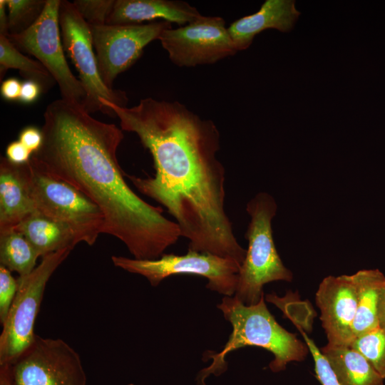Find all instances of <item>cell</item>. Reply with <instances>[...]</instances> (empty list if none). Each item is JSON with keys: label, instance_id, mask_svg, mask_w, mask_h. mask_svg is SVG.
Instances as JSON below:
<instances>
[{"label": "cell", "instance_id": "obj_1", "mask_svg": "<svg viewBox=\"0 0 385 385\" xmlns=\"http://www.w3.org/2000/svg\"><path fill=\"white\" fill-rule=\"evenodd\" d=\"M101 102L119 118L122 130L135 133L152 155L154 176L128 175L137 190L167 209L190 250L241 266L246 250L225 212V169L217 158L220 133L215 123L178 101L146 98L129 108Z\"/></svg>", "mask_w": 385, "mask_h": 385}, {"label": "cell", "instance_id": "obj_2", "mask_svg": "<svg viewBox=\"0 0 385 385\" xmlns=\"http://www.w3.org/2000/svg\"><path fill=\"white\" fill-rule=\"evenodd\" d=\"M43 119V143L32 157L98 207L103 233L119 239L137 260L158 259L176 243L178 224L140 198L123 178L116 155L122 129L62 98L47 106Z\"/></svg>", "mask_w": 385, "mask_h": 385}, {"label": "cell", "instance_id": "obj_3", "mask_svg": "<svg viewBox=\"0 0 385 385\" xmlns=\"http://www.w3.org/2000/svg\"><path fill=\"white\" fill-rule=\"evenodd\" d=\"M217 307L231 323L232 331L220 352L207 354L212 362L200 371V382L203 383L211 374L218 376L224 372L227 369L226 356L245 346L261 347L272 353L274 359L269 366L274 372L284 370L288 362L305 359L307 346L277 322L267 308L264 294L253 305H245L235 297L225 296Z\"/></svg>", "mask_w": 385, "mask_h": 385}, {"label": "cell", "instance_id": "obj_4", "mask_svg": "<svg viewBox=\"0 0 385 385\" xmlns=\"http://www.w3.org/2000/svg\"><path fill=\"white\" fill-rule=\"evenodd\" d=\"M277 210L274 197L265 192H258L247 204L250 217L245 234L248 247L235 293V297L245 305L259 302L265 284L292 279V273L283 265L273 240L272 220Z\"/></svg>", "mask_w": 385, "mask_h": 385}, {"label": "cell", "instance_id": "obj_5", "mask_svg": "<svg viewBox=\"0 0 385 385\" xmlns=\"http://www.w3.org/2000/svg\"><path fill=\"white\" fill-rule=\"evenodd\" d=\"M72 250L46 255L34 271L18 278V290L0 334V366L11 364L34 342L37 318L47 282Z\"/></svg>", "mask_w": 385, "mask_h": 385}, {"label": "cell", "instance_id": "obj_6", "mask_svg": "<svg viewBox=\"0 0 385 385\" xmlns=\"http://www.w3.org/2000/svg\"><path fill=\"white\" fill-rule=\"evenodd\" d=\"M111 260L115 267L145 277L154 287L171 275L192 274L206 278L208 289L228 297L235 293L241 267L231 259L190 249L183 255L163 254L155 260L123 256Z\"/></svg>", "mask_w": 385, "mask_h": 385}, {"label": "cell", "instance_id": "obj_7", "mask_svg": "<svg viewBox=\"0 0 385 385\" xmlns=\"http://www.w3.org/2000/svg\"><path fill=\"white\" fill-rule=\"evenodd\" d=\"M58 23L64 51L78 72L79 80L86 93L82 106L88 113L105 108L101 103L103 98L121 107H126L128 99L121 90L109 88L103 81L94 53L90 26L81 16L73 4L61 1Z\"/></svg>", "mask_w": 385, "mask_h": 385}, {"label": "cell", "instance_id": "obj_8", "mask_svg": "<svg viewBox=\"0 0 385 385\" xmlns=\"http://www.w3.org/2000/svg\"><path fill=\"white\" fill-rule=\"evenodd\" d=\"M61 1L46 0L42 14L32 26L6 36L19 51L34 56L48 70L58 86L62 99L83 106L86 93L64 54L58 23Z\"/></svg>", "mask_w": 385, "mask_h": 385}, {"label": "cell", "instance_id": "obj_9", "mask_svg": "<svg viewBox=\"0 0 385 385\" xmlns=\"http://www.w3.org/2000/svg\"><path fill=\"white\" fill-rule=\"evenodd\" d=\"M26 165L36 212L99 234L103 233V215L87 195L49 173L32 156Z\"/></svg>", "mask_w": 385, "mask_h": 385}, {"label": "cell", "instance_id": "obj_10", "mask_svg": "<svg viewBox=\"0 0 385 385\" xmlns=\"http://www.w3.org/2000/svg\"><path fill=\"white\" fill-rule=\"evenodd\" d=\"M9 371L13 385H86L79 354L61 339L36 335Z\"/></svg>", "mask_w": 385, "mask_h": 385}, {"label": "cell", "instance_id": "obj_11", "mask_svg": "<svg viewBox=\"0 0 385 385\" xmlns=\"http://www.w3.org/2000/svg\"><path fill=\"white\" fill-rule=\"evenodd\" d=\"M158 40L170 61L180 67L215 63L237 52L220 16L202 15L192 23L164 31Z\"/></svg>", "mask_w": 385, "mask_h": 385}, {"label": "cell", "instance_id": "obj_12", "mask_svg": "<svg viewBox=\"0 0 385 385\" xmlns=\"http://www.w3.org/2000/svg\"><path fill=\"white\" fill-rule=\"evenodd\" d=\"M90 27L101 77L109 88H113L115 78L135 63L148 43L158 39L172 26L170 22L159 21Z\"/></svg>", "mask_w": 385, "mask_h": 385}, {"label": "cell", "instance_id": "obj_13", "mask_svg": "<svg viewBox=\"0 0 385 385\" xmlns=\"http://www.w3.org/2000/svg\"><path fill=\"white\" fill-rule=\"evenodd\" d=\"M321 321L328 344L350 346L354 340L353 323L357 307V292L351 275L323 279L316 293Z\"/></svg>", "mask_w": 385, "mask_h": 385}, {"label": "cell", "instance_id": "obj_14", "mask_svg": "<svg viewBox=\"0 0 385 385\" xmlns=\"http://www.w3.org/2000/svg\"><path fill=\"white\" fill-rule=\"evenodd\" d=\"M15 230L25 236L41 257L64 249L73 250L81 242L93 245L100 235L37 212L25 218Z\"/></svg>", "mask_w": 385, "mask_h": 385}, {"label": "cell", "instance_id": "obj_15", "mask_svg": "<svg viewBox=\"0 0 385 385\" xmlns=\"http://www.w3.org/2000/svg\"><path fill=\"white\" fill-rule=\"evenodd\" d=\"M26 164L16 165L6 157L1 158L0 234L15 229L36 212Z\"/></svg>", "mask_w": 385, "mask_h": 385}, {"label": "cell", "instance_id": "obj_16", "mask_svg": "<svg viewBox=\"0 0 385 385\" xmlns=\"http://www.w3.org/2000/svg\"><path fill=\"white\" fill-rule=\"evenodd\" d=\"M202 16L195 7L182 1L115 0L106 24L135 25L160 20L182 26Z\"/></svg>", "mask_w": 385, "mask_h": 385}, {"label": "cell", "instance_id": "obj_17", "mask_svg": "<svg viewBox=\"0 0 385 385\" xmlns=\"http://www.w3.org/2000/svg\"><path fill=\"white\" fill-rule=\"evenodd\" d=\"M299 15L294 0H266L256 13L236 20L227 30L237 51H242L266 29L289 32Z\"/></svg>", "mask_w": 385, "mask_h": 385}, {"label": "cell", "instance_id": "obj_18", "mask_svg": "<svg viewBox=\"0 0 385 385\" xmlns=\"http://www.w3.org/2000/svg\"><path fill=\"white\" fill-rule=\"evenodd\" d=\"M320 351L341 385H384V379L353 348L327 344Z\"/></svg>", "mask_w": 385, "mask_h": 385}, {"label": "cell", "instance_id": "obj_19", "mask_svg": "<svg viewBox=\"0 0 385 385\" xmlns=\"http://www.w3.org/2000/svg\"><path fill=\"white\" fill-rule=\"evenodd\" d=\"M351 276L357 292L356 312L353 323L356 338L380 327L378 304L385 276L377 269L360 270Z\"/></svg>", "mask_w": 385, "mask_h": 385}, {"label": "cell", "instance_id": "obj_20", "mask_svg": "<svg viewBox=\"0 0 385 385\" xmlns=\"http://www.w3.org/2000/svg\"><path fill=\"white\" fill-rule=\"evenodd\" d=\"M39 255L25 237L14 229L0 234V263L11 272L19 274V278L29 275L36 267Z\"/></svg>", "mask_w": 385, "mask_h": 385}, {"label": "cell", "instance_id": "obj_21", "mask_svg": "<svg viewBox=\"0 0 385 385\" xmlns=\"http://www.w3.org/2000/svg\"><path fill=\"white\" fill-rule=\"evenodd\" d=\"M9 68L18 69L22 77L39 84L43 93L47 92L56 83L51 74L39 61L24 55L6 36L0 34L1 80Z\"/></svg>", "mask_w": 385, "mask_h": 385}, {"label": "cell", "instance_id": "obj_22", "mask_svg": "<svg viewBox=\"0 0 385 385\" xmlns=\"http://www.w3.org/2000/svg\"><path fill=\"white\" fill-rule=\"evenodd\" d=\"M6 2L8 35L19 34L29 29L39 19L46 4V0H6Z\"/></svg>", "mask_w": 385, "mask_h": 385}, {"label": "cell", "instance_id": "obj_23", "mask_svg": "<svg viewBox=\"0 0 385 385\" xmlns=\"http://www.w3.org/2000/svg\"><path fill=\"white\" fill-rule=\"evenodd\" d=\"M350 347L361 353L385 379V328L378 327L354 339Z\"/></svg>", "mask_w": 385, "mask_h": 385}, {"label": "cell", "instance_id": "obj_24", "mask_svg": "<svg viewBox=\"0 0 385 385\" xmlns=\"http://www.w3.org/2000/svg\"><path fill=\"white\" fill-rule=\"evenodd\" d=\"M89 26L106 24L114 0H75L72 2Z\"/></svg>", "mask_w": 385, "mask_h": 385}, {"label": "cell", "instance_id": "obj_25", "mask_svg": "<svg viewBox=\"0 0 385 385\" xmlns=\"http://www.w3.org/2000/svg\"><path fill=\"white\" fill-rule=\"evenodd\" d=\"M293 323L297 327L299 331L302 334L309 351L314 359L317 379L322 385H341L329 361L317 348L314 341L304 332L303 327L301 324L296 322H293Z\"/></svg>", "mask_w": 385, "mask_h": 385}, {"label": "cell", "instance_id": "obj_26", "mask_svg": "<svg viewBox=\"0 0 385 385\" xmlns=\"http://www.w3.org/2000/svg\"><path fill=\"white\" fill-rule=\"evenodd\" d=\"M18 290V281L11 271L0 266V322L2 324L9 312Z\"/></svg>", "mask_w": 385, "mask_h": 385}, {"label": "cell", "instance_id": "obj_27", "mask_svg": "<svg viewBox=\"0 0 385 385\" xmlns=\"http://www.w3.org/2000/svg\"><path fill=\"white\" fill-rule=\"evenodd\" d=\"M32 153L19 140L10 143L6 149V158L16 165L26 164L32 156Z\"/></svg>", "mask_w": 385, "mask_h": 385}, {"label": "cell", "instance_id": "obj_28", "mask_svg": "<svg viewBox=\"0 0 385 385\" xmlns=\"http://www.w3.org/2000/svg\"><path fill=\"white\" fill-rule=\"evenodd\" d=\"M19 140L34 153L40 149L43 143L41 130L34 126L26 127L20 132Z\"/></svg>", "mask_w": 385, "mask_h": 385}, {"label": "cell", "instance_id": "obj_29", "mask_svg": "<svg viewBox=\"0 0 385 385\" xmlns=\"http://www.w3.org/2000/svg\"><path fill=\"white\" fill-rule=\"evenodd\" d=\"M42 89L35 81L26 80L21 83L19 101L24 103H31L37 100Z\"/></svg>", "mask_w": 385, "mask_h": 385}, {"label": "cell", "instance_id": "obj_30", "mask_svg": "<svg viewBox=\"0 0 385 385\" xmlns=\"http://www.w3.org/2000/svg\"><path fill=\"white\" fill-rule=\"evenodd\" d=\"M21 83L16 78H9L1 85V94L7 101H19Z\"/></svg>", "mask_w": 385, "mask_h": 385}, {"label": "cell", "instance_id": "obj_31", "mask_svg": "<svg viewBox=\"0 0 385 385\" xmlns=\"http://www.w3.org/2000/svg\"><path fill=\"white\" fill-rule=\"evenodd\" d=\"M8 13L6 0L0 1V34L8 35Z\"/></svg>", "mask_w": 385, "mask_h": 385}, {"label": "cell", "instance_id": "obj_32", "mask_svg": "<svg viewBox=\"0 0 385 385\" xmlns=\"http://www.w3.org/2000/svg\"><path fill=\"white\" fill-rule=\"evenodd\" d=\"M378 316L379 326L385 328V282L384 283L379 298Z\"/></svg>", "mask_w": 385, "mask_h": 385}, {"label": "cell", "instance_id": "obj_33", "mask_svg": "<svg viewBox=\"0 0 385 385\" xmlns=\"http://www.w3.org/2000/svg\"><path fill=\"white\" fill-rule=\"evenodd\" d=\"M0 385H13L10 376L9 365L0 366Z\"/></svg>", "mask_w": 385, "mask_h": 385}, {"label": "cell", "instance_id": "obj_34", "mask_svg": "<svg viewBox=\"0 0 385 385\" xmlns=\"http://www.w3.org/2000/svg\"><path fill=\"white\" fill-rule=\"evenodd\" d=\"M129 385H135V384H129Z\"/></svg>", "mask_w": 385, "mask_h": 385}]
</instances>
